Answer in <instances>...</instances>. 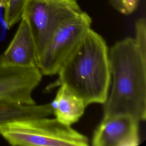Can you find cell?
Listing matches in <instances>:
<instances>
[{"instance_id":"cell-14","label":"cell","mask_w":146,"mask_h":146,"mask_svg":"<svg viewBox=\"0 0 146 146\" xmlns=\"http://www.w3.org/2000/svg\"><path fill=\"white\" fill-rule=\"evenodd\" d=\"M7 0H0V7H3L6 5Z\"/></svg>"},{"instance_id":"cell-13","label":"cell","mask_w":146,"mask_h":146,"mask_svg":"<svg viewBox=\"0 0 146 146\" xmlns=\"http://www.w3.org/2000/svg\"><path fill=\"white\" fill-rule=\"evenodd\" d=\"M139 0H109L111 6L119 13L129 15L137 9Z\"/></svg>"},{"instance_id":"cell-10","label":"cell","mask_w":146,"mask_h":146,"mask_svg":"<svg viewBox=\"0 0 146 146\" xmlns=\"http://www.w3.org/2000/svg\"><path fill=\"white\" fill-rule=\"evenodd\" d=\"M52 114V109L50 103L30 105L0 99V127L12 122L47 117Z\"/></svg>"},{"instance_id":"cell-9","label":"cell","mask_w":146,"mask_h":146,"mask_svg":"<svg viewBox=\"0 0 146 146\" xmlns=\"http://www.w3.org/2000/svg\"><path fill=\"white\" fill-rule=\"evenodd\" d=\"M59 87L55 99L50 103L52 114L60 122L71 125L83 116L87 106L82 98L65 85Z\"/></svg>"},{"instance_id":"cell-6","label":"cell","mask_w":146,"mask_h":146,"mask_svg":"<svg viewBox=\"0 0 146 146\" xmlns=\"http://www.w3.org/2000/svg\"><path fill=\"white\" fill-rule=\"evenodd\" d=\"M42 74L36 66L22 67L5 64L0 55V99L35 104L32 93Z\"/></svg>"},{"instance_id":"cell-11","label":"cell","mask_w":146,"mask_h":146,"mask_svg":"<svg viewBox=\"0 0 146 146\" xmlns=\"http://www.w3.org/2000/svg\"><path fill=\"white\" fill-rule=\"evenodd\" d=\"M27 0H7L3 7V21L7 29H10L21 21Z\"/></svg>"},{"instance_id":"cell-8","label":"cell","mask_w":146,"mask_h":146,"mask_svg":"<svg viewBox=\"0 0 146 146\" xmlns=\"http://www.w3.org/2000/svg\"><path fill=\"white\" fill-rule=\"evenodd\" d=\"M9 46L1 55L3 62L14 66H36L38 55L35 40L27 19L22 17ZM37 67V66H36Z\"/></svg>"},{"instance_id":"cell-2","label":"cell","mask_w":146,"mask_h":146,"mask_svg":"<svg viewBox=\"0 0 146 146\" xmlns=\"http://www.w3.org/2000/svg\"><path fill=\"white\" fill-rule=\"evenodd\" d=\"M108 48L104 38L90 29L62 64L50 90L65 85L82 98L86 105L103 104L108 97L111 73Z\"/></svg>"},{"instance_id":"cell-4","label":"cell","mask_w":146,"mask_h":146,"mask_svg":"<svg viewBox=\"0 0 146 146\" xmlns=\"http://www.w3.org/2000/svg\"><path fill=\"white\" fill-rule=\"evenodd\" d=\"M92 19L82 10L62 22L54 31L38 57L42 75H56L60 68L91 29Z\"/></svg>"},{"instance_id":"cell-12","label":"cell","mask_w":146,"mask_h":146,"mask_svg":"<svg viewBox=\"0 0 146 146\" xmlns=\"http://www.w3.org/2000/svg\"><path fill=\"white\" fill-rule=\"evenodd\" d=\"M136 46L146 55V21L144 18L137 19L135 23V38Z\"/></svg>"},{"instance_id":"cell-3","label":"cell","mask_w":146,"mask_h":146,"mask_svg":"<svg viewBox=\"0 0 146 146\" xmlns=\"http://www.w3.org/2000/svg\"><path fill=\"white\" fill-rule=\"evenodd\" d=\"M0 135L10 145L21 146H88L87 137L55 117L19 120L0 127Z\"/></svg>"},{"instance_id":"cell-5","label":"cell","mask_w":146,"mask_h":146,"mask_svg":"<svg viewBox=\"0 0 146 146\" xmlns=\"http://www.w3.org/2000/svg\"><path fill=\"white\" fill-rule=\"evenodd\" d=\"M81 11L76 0H27L22 17L29 23L38 57L56 28Z\"/></svg>"},{"instance_id":"cell-1","label":"cell","mask_w":146,"mask_h":146,"mask_svg":"<svg viewBox=\"0 0 146 146\" xmlns=\"http://www.w3.org/2000/svg\"><path fill=\"white\" fill-rule=\"evenodd\" d=\"M111 83L103 119L129 115L146 119V55L133 38L116 42L108 50Z\"/></svg>"},{"instance_id":"cell-7","label":"cell","mask_w":146,"mask_h":146,"mask_svg":"<svg viewBox=\"0 0 146 146\" xmlns=\"http://www.w3.org/2000/svg\"><path fill=\"white\" fill-rule=\"evenodd\" d=\"M138 120L121 115L103 119L95 130L94 146H136L140 144Z\"/></svg>"}]
</instances>
